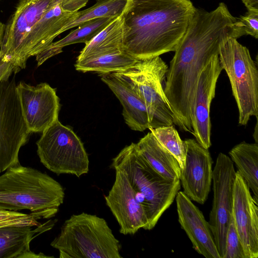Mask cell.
<instances>
[{
	"mask_svg": "<svg viewBox=\"0 0 258 258\" xmlns=\"http://www.w3.org/2000/svg\"><path fill=\"white\" fill-rule=\"evenodd\" d=\"M236 38L244 35L258 38V12L248 11L243 16L236 19L234 23Z\"/></svg>",
	"mask_w": 258,
	"mask_h": 258,
	"instance_id": "83f0119b",
	"label": "cell"
},
{
	"mask_svg": "<svg viewBox=\"0 0 258 258\" xmlns=\"http://www.w3.org/2000/svg\"><path fill=\"white\" fill-rule=\"evenodd\" d=\"M220 63L229 78L238 109V123L246 125L258 115V71L248 48L228 37L220 44Z\"/></svg>",
	"mask_w": 258,
	"mask_h": 258,
	"instance_id": "8992f818",
	"label": "cell"
},
{
	"mask_svg": "<svg viewBox=\"0 0 258 258\" xmlns=\"http://www.w3.org/2000/svg\"><path fill=\"white\" fill-rule=\"evenodd\" d=\"M62 186L45 173L20 164L0 176V209L28 210L41 219L54 217L63 203Z\"/></svg>",
	"mask_w": 258,
	"mask_h": 258,
	"instance_id": "3957f363",
	"label": "cell"
},
{
	"mask_svg": "<svg viewBox=\"0 0 258 258\" xmlns=\"http://www.w3.org/2000/svg\"><path fill=\"white\" fill-rule=\"evenodd\" d=\"M247 11L258 12V0H242Z\"/></svg>",
	"mask_w": 258,
	"mask_h": 258,
	"instance_id": "1f68e13d",
	"label": "cell"
},
{
	"mask_svg": "<svg viewBox=\"0 0 258 258\" xmlns=\"http://www.w3.org/2000/svg\"><path fill=\"white\" fill-rule=\"evenodd\" d=\"M196 10L190 0H128L123 50L137 59L174 51Z\"/></svg>",
	"mask_w": 258,
	"mask_h": 258,
	"instance_id": "7a4b0ae2",
	"label": "cell"
},
{
	"mask_svg": "<svg viewBox=\"0 0 258 258\" xmlns=\"http://www.w3.org/2000/svg\"><path fill=\"white\" fill-rule=\"evenodd\" d=\"M178 222L193 248L206 258H221L208 222L202 211L182 191L175 197Z\"/></svg>",
	"mask_w": 258,
	"mask_h": 258,
	"instance_id": "e0dca14e",
	"label": "cell"
},
{
	"mask_svg": "<svg viewBox=\"0 0 258 258\" xmlns=\"http://www.w3.org/2000/svg\"><path fill=\"white\" fill-rule=\"evenodd\" d=\"M39 219V216L32 213L24 214L0 209V227L12 225L37 226L41 224L38 222Z\"/></svg>",
	"mask_w": 258,
	"mask_h": 258,
	"instance_id": "4316f807",
	"label": "cell"
},
{
	"mask_svg": "<svg viewBox=\"0 0 258 258\" xmlns=\"http://www.w3.org/2000/svg\"><path fill=\"white\" fill-rule=\"evenodd\" d=\"M137 145L143 157L160 175L170 180H179L181 169L178 162L151 132L141 139Z\"/></svg>",
	"mask_w": 258,
	"mask_h": 258,
	"instance_id": "ffe728a7",
	"label": "cell"
},
{
	"mask_svg": "<svg viewBox=\"0 0 258 258\" xmlns=\"http://www.w3.org/2000/svg\"><path fill=\"white\" fill-rule=\"evenodd\" d=\"M149 129L161 145L176 158L182 169L185 163V146L173 125Z\"/></svg>",
	"mask_w": 258,
	"mask_h": 258,
	"instance_id": "484cf974",
	"label": "cell"
},
{
	"mask_svg": "<svg viewBox=\"0 0 258 258\" xmlns=\"http://www.w3.org/2000/svg\"><path fill=\"white\" fill-rule=\"evenodd\" d=\"M235 176L231 159L220 153L213 169V199L208 223L221 258L225 254L227 232L233 216Z\"/></svg>",
	"mask_w": 258,
	"mask_h": 258,
	"instance_id": "30bf717a",
	"label": "cell"
},
{
	"mask_svg": "<svg viewBox=\"0 0 258 258\" xmlns=\"http://www.w3.org/2000/svg\"><path fill=\"white\" fill-rule=\"evenodd\" d=\"M223 258H246L233 216L227 232Z\"/></svg>",
	"mask_w": 258,
	"mask_h": 258,
	"instance_id": "f1b7e54d",
	"label": "cell"
},
{
	"mask_svg": "<svg viewBox=\"0 0 258 258\" xmlns=\"http://www.w3.org/2000/svg\"><path fill=\"white\" fill-rule=\"evenodd\" d=\"M168 69L166 63L157 56L138 59L127 69L114 73L145 103L148 112L150 128L174 124L173 113L163 86Z\"/></svg>",
	"mask_w": 258,
	"mask_h": 258,
	"instance_id": "52a82bcc",
	"label": "cell"
},
{
	"mask_svg": "<svg viewBox=\"0 0 258 258\" xmlns=\"http://www.w3.org/2000/svg\"><path fill=\"white\" fill-rule=\"evenodd\" d=\"M124 19L123 14L115 18L80 51L77 60L123 50Z\"/></svg>",
	"mask_w": 258,
	"mask_h": 258,
	"instance_id": "44dd1931",
	"label": "cell"
},
{
	"mask_svg": "<svg viewBox=\"0 0 258 258\" xmlns=\"http://www.w3.org/2000/svg\"><path fill=\"white\" fill-rule=\"evenodd\" d=\"M37 226L12 225L0 227V258L52 257L31 251L30 243L35 237L48 230L52 224Z\"/></svg>",
	"mask_w": 258,
	"mask_h": 258,
	"instance_id": "ac0fdd59",
	"label": "cell"
},
{
	"mask_svg": "<svg viewBox=\"0 0 258 258\" xmlns=\"http://www.w3.org/2000/svg\"><path fill=\"white\" fill-rule=\"evenodd\" d=\"M6 24H4L2 21H0V47L2 43Z\"/></svg>",
	"mask_w": 258,
	"mask_h": 258,
	"instance_id": "d6a6232c",
	"label": "cell"
},
{
	"mask_svg": "<svg viewBox=\"0 0 258 258\" xmlns=\"http://www.w3.org/2000/svg\"><path fill=\"white\" fill-rule=\"evenodd\" d=\"M128 0H97L91 7L78 11L75 18L66 25L59 34L74 27L101 18H117L123 14Z\"/></svg>",
	"mask_w": 258,
	"mask_h": 258,
	"instance_id": "d4e9b609",
	"label": "cell"
},
{
	"mask_svg": "<svg viewBox=\"0 0 258 258\" xmlns=\"http://www.w3.org/2000/svg\"><path fill=\"white\" fill-rule=\"evenodd\" d=\"M111 167L127 178L137 202L147 216V230L152 229L170 206L180 189L179 180H170L156 172L140 153L137 144L126 146L112 159Z\"/></svg>",
	"mask_w": 258,
	"mask_h": 258,
	"instance_id": "277c9868",
	"label": "cell"
},
{
	"mask_svg": "<svg viewBox=\"0 0 258 258\" xmlns=\"http://www.w3.org/2000/svg\"><path fill=\"white\" fill-rule=\"evenodd\" d=\"M237 171L247 183L258 201V144L242 142L229 152Z\"/></svg>",
	"mask_w": 258,
	"mask_h": 258,
	"instance_id": "603a6c76",
	"label": "cell"
},
{
	"mask_svg": "<svg viewBox=\"0 0 258 258\" xmlns=\"http://www.w3.org/2000/svg\"><path fill=\"white\" fill-rule=\"evenodd\" d=\"M50 245L60 258L122 257L119 241L105 220L84 212L66 220Z\"/></svg>",
	"mask_w": 258,
	"mask_h": 258,
	"instance_id": "5b68a950",
	"label": "cell"
},
{
	"mask_svg": "<svg viewBox=\"0 0 258 258\" xmlns=\"http://www.w3.org/2000/svg\"><path fill=\"white\" fill-rule=\"evenodd\" d=\"M257 206L247 183L236 172L232 214L246 258L258 257Z\"/></svg>",
	"mask_w": 258,
	"mask_h": 258,
	"instance_id": "9a60e30c",
	"label": "cell"
},
{
	"mask_svg": "<svg viewBox=\"0 0 258 258\" xmlns=\"http://www.w3.org/2000/svg\"><path fill=\"white\" fill-rule=\"evenodd\" d=\"M22 112L29 132L42 133L58 119L60 105L56 89L46 83L17 85Z\"/></svg>",
	"mask_w": 258,
	"mask_h": 258,
	"instance_id": "8fae6325",
	"label": "cell"
},
{
	"mask_svg": "<svg viewBox=\"0 0 258 258\" xmlns=\"http://www.w3.org/2000/svg\"><path fill=\"white\" fill-rule=\"evenodd\" d=\"M99 76L120 101L122 115L128 127L140 132L149 128L147 109L138 95L114 73L100 74Z\"/></svg>",
	"mask_w": 258,
	"mask_h": 258,
	"instance_id": "d6986e66",
	"label": "cell"
},
{
	"mask_svg": "<svg viewBox=\"0 0 258 258\" xmlns=\"http://www.w3.org/2000/svg\"><path fill=\"white\" fill-rule=\"evenodd\" d=\"M233 16L221 3L208 12L197 9L177 45L166 74L164 91L173 113V123L192 134V113L200 74L211 58L218 54L220 43L235 38Z\"/></svg>",
	"mask_w": 258,
	"mask_h": 258,
	"instance_id": "6da1fadb",
	"label": "cell"
},
{
	"mask_svg": "<svg viewBox=\"0 0 258 258\" xmlns=\"http://www.w3.org/2000/svg\"><path fill=\"white\" fill-rule=\"evenodd\" d=\"M58 0H20L6 27L0 58L12 63L24 38L43 14Z\"/></svg>",
	"mask_w": 258,
	"mask_h": 258,
	"instance_id": "2e32d148",
	"label": "cell"
},
{
	"mask_svg": "<svg viewBox=\"0 0 258 258\" xmlns=\"http://www.w3.org/2000/svg\"><path fill=\"white\" fill-rule=\"evenodd\" d=\"M58 2L63 11L74 13L84 7L88 0H59Z\"/></svg>",
	"mask_w": 258,
	"mask_h": 258,
	"instance_id": "f546056e",
	"label": "cell"
},
{
	"mask_svg": "<svg viewBox=\"0 0 258 258\" xmlns=\"http://www.w3.org/2000/svg\"><path fill=\"white\" fill-rule=\"evenodd\" d=\"M116 18H101L87 21L78 26L62 39L52 42L36 55L37 66L62 52L63 47L71 44L90 42L97 34Z\"/></svg>",
	"mask_w": 258,
	"mask_h": 258,
	"instance_id": "7402d4cb",
	"label": "cell"
},
{
	"mask_svg": "<svg viewBox=\"0 0 258 258\" xmlns=\"http://www.w3.org/2000/svg\"><path fill=\"white\" fill-rule=\"evenodd\" d=\"M15 79L0 81V173L18 165L31 133L25 121Z\"/></svg>",
	"mask_w": 258,
	"mask_h": 258,
	"instance_id": "9c48e42d",
	"label": "cell"
},
{
	"mask_svg": "<svg viewBox=\"0 0 258 258\" xmlns=\"http://www.w3.org/2000/svg\"><path fill=\"white\" fill-rule=\"evenodd\" d=\"M222 70L218 54H215L203 69L196 91L191 117L192 134L198 143L207 149L211 146L210 106Z\"/></svg>",
	"mask_w": 258,
	"mask_h": 258,
	"instance_id": "4fadbf2b",
	"label": "cell"
},
{
	"mask_svg": "<svg viewBox=\"0 0 258 258\" xmlns=\"http://www.w3.org/2000/svg\"><path fill=\"white\" fill-rule=\"evenodd\" d=\"M138 59L124 51L76 60V70L100 74L117 73L133 65Z\"/></svg>",
	"mask_w": 258,
	"mask_h": 258,
	"instance_id": "cb8c5ba5",
	"label": "cell"
},
{
	"mask_svg": "<svg viewBox=\"0 0 258 258\" xmlns=\"http://www.w3.org/2000/svg\"><path fill=\"white\" fill-rule=\"evenodd\" d=\"M115 170L114 182L105 200L120 226V233L134 235L141 228L147 230L148 221L145 212L136 200L127 178L121 171Z\"/></svg>",
	"mask_w": 258,
	"mask_h": 258,
	"instance_id": "5bb4252c",
	"label": "cell"
},
{
	"mask_svg": "<svg viewBox=\"0 0 258 258\" xmlns=\"http://www.w3.org/2000/svg\"><path fill=\"white\" fill-rule=\"evenodd\" d=\"M13 73V67L10 62L3 61L0 58V81L10 78Z\"/></svg>",
	"mask_w": 258,
	"mask_h": 258,
	"instance_id": "4dcf8cb0",
	"label": "cell"
},
{
	"mask_svg": "<svg viewBox=\"0 0 258 258\" xmlns=\"http://www.w3.org/2000/svg\"><path fill=\"white\" fill-rule=\"evenodd\" d=\"M36 145L41 163L54 173L80 177L88 172L89 160L82 142L58 119L42 132Z\"/></svg>",
	"mask_w": 258,
	"mask_h": 258,
	"instance_id": "ba28073f",
	"label": "cell"
},
{
	"mask_svg": "<svg viewBox=\"0 0 258 258\" xmlns=\"http://www.w3.org/2000/svg\"><path fill=\"white\" fill-rule=\"evenodd\" d=\"M185 159L181 170L179 181L184 194L200 204L207 201L212 182L213 161L208 149L195 139L184 141Z\"/></svg>",
	"mask_w": 258,
	"mask_h": 258,
	"instance_id": "7c38bea8",
	"label": "cell"
}]
</instances>
